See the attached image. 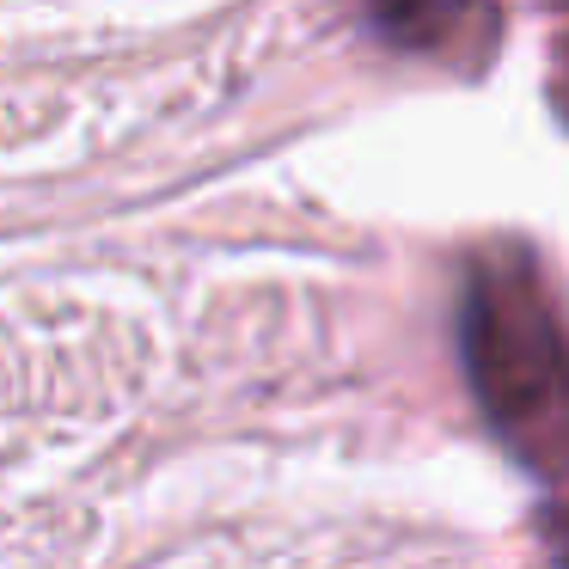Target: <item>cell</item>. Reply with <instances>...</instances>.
Listing matches in <instances>:
<instances>
[{
    "instance_id": "cell-1",
    "label": "cell",
    "mask_w": 569,
    "mask_h": 569,
    "mask_svg": "<svg viewBox=\"0 0 569 569\" xmlns=\"http://www.w3.org/2000/svg\"><path fill=\"white\" fill-rule=\"evenodd\" d=\"M459 337L471 392L508 453L539 478H569V325L520 246L471 263Z\"/></svg>"
},
{
    "instance_id": "cell-3",
    "label": "cell",
    "mask_w": 569,
    "mask_h": 569,
    "mask_svg": "<svg viewBox=\"0 0 569 569\" xmlns=\"http://www.w3.org/2000/svg\"><path fill=\"white\" fill-rule=\"evenodd\" d=\"M551 13V74H557V111L569 117V0H545Z\"/></svg>"
},
{
    "instance_id": "cell-4",
    "label": "cell",
    "mask_w": 569,
    "mask_h": 569,
    "mask_svg": "<svg viewBox=\"0 0 569 569\" xmlns=\"http://www.w3.org/2000/svg\"><path fill=\"white\" fill-rule=\"evenodd\" d=\"M557 563L569 569V502L557 508Z\"/></svg>"
},
{
    "instance_id": "cell-2",
    "label": "cell",
    "mask_w": 569,
    "mask_h": 569,
    "mask_svg": "<svg viewBox=\"0 0 569 569\" xmlns=\"http://www.w3.org/2000/svg\"><path fill=\"white\" fill-rule=\"evenodd\" d=\"M380 31L410 56L453 68H483L496 50V0H368Z\"/></svg>"
}]
</instances>
